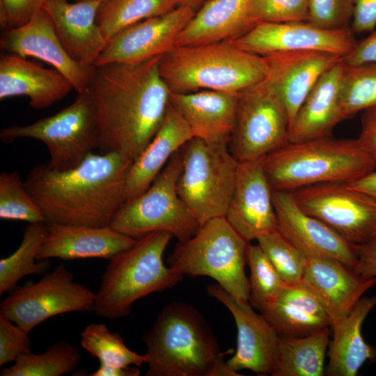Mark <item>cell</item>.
<instances>
[{"mask_svg": "<svg viewBox=\"0 0 376 376\" xmlns=\"http://www.w3.org/2000/svg\"><path fill=\"white\" fill-rule=\"evenodd\" d=\"M352 0H310L306 22L332 30L350 28Z\"/></svg>", "mask_w": 376, "mask_h": 376, "instance_id": "41", "label": "cell"}, {"mask_svg": "<svg viewBox=\"0 0 376 376\" xmlns=\"http://www.w3.org/2000/svg\"><path fill=\"white\" fill-rule=\"evenodd\" d=\"M76 1H81V0H76Z\"/></svg>", "mask_w": 376, "mask_h": 376, "instance_id": "51", "label": "cell"}, {"mask_svg": "<svg viewBox=\"0 0 376 376\" xmlns=\"http://www.w3.org/2000/svg\"><path fill=\"white\" fill-rule=\"evenodd\" d=\"M132 164L116 152H93L67 171L37 165L24 185L47 224L110 226L125 202Z\"/></svg>", "mask_w": 376, "mask_h": 376, "instance_id": "2", "label": "cell"}, {"mask_svg": "<svg viewBox=\"0 0 376 376\" xmlns=\"http://www.w3.org/2000/svg\"><path fill=\"white\" fill-rule=\"evenodd\" d=\"M177 7L188 6L197 10L209 0H171Z\"/></svg>", "mask_w": 376, "mask_h": 376, "instance_id": "50", "label": "cell"}, {"mask_svg": "<svg viewBox=\"0 0 376 376\" xmlns=\"http://www.w3.org/2000/svg\"><path fill=\"white\" fill-rule=\"evenodd\" d=\"M298 205L353 244L376 235V198L346 183L329 182L291 191Z\"/></svg>", "mask_w": 376, "mask_h": 376, "instance_id": "13", "label": "cell"}, {"mask_svg": "<svg viewBox=\"0 0 376 376\" xmlns=\"http://www.w3.org/2000/svg\"><path fill=\"white\" fill-rule=\"evenodd\" d=\"M0 218L29 223H46L40 207L16 171L0 174Z\"/></svg>", "mask_w": 376, "mask_h": 376, "instance_id": "37", "label": "cell"}, {"mask_svg": "<svg viewBox=\"0 0 376 376\" xmlns=\"http://www.w3.org/2000/svg\"><path fill=\"white\" fill-rule=\"evenodd\" d=\"M95 293L74 281L63 264L37 282L17 286L1 301L0 314L29 333L54 316L70 312H93Z\"/></svg>", "mask_w": 376, "mask_h": 376, "instance_id": "12", "label": "cell"}, {"mask_svg": "<svg viewBox=\"0 0 376 376\" xmlns=\"http://www.w3.org/2000/svg\"><path fill=\"white\" fill-rule=\"evenodd\" d=\"M192 138V132L185 120L169 104L158 131L130 168L126 180L125 202L146 191L171 157Z\"/></svg>", "mask_w": 376, "mask_h": 376, "instance_id": "27", "label": "cell"}, {"mask_svg": "<svg viewBox=\"0 0 376 376\" xmlns=\"http://www.w3.org/2000/svg\"><path fill=\"white\" fill-rule=\"evenodd\" d=\"M176 7L171 0H102L96 21L108 42L124 29Z\"/></svg>", "mask_w": 376, "mask_h": 376, "instance_id": "34", "label": "cell"}, {"mask_svg": "<svg viewBox=\"0 0 376 376\" xmlns=\"http://www.w3.org/2000/svg\"><path fill=\"white\" fill-rule=\"evenodd\" d=\"M172 237L166 232L152 233L109 258L95 293L93 312L107 319L121 318L131 313L137 300L176 285L183 276L163 261Z\"/></svg>", "mask_w": 376, "mask_h": 376, "instance_id": "6", "label": "cell"}, {"mask_svg": "<svg viewBox=\"0 0 376 376\" xmlns=\"http://www.w3.org/2000/svg\"><path fill=\"white\" fill-rule=\"evenodd\" d=\"M79 349L58 340L42 353L18 357L14 364L1 368V376H61L75 371L81 362Z\"/></svg>", "mask_w": 376, "mask_h": 376, "instance_id": "33", "label": "cell"}, {"mask_svg": "<svg viewBox=\"0 0 376 376\" xmlns=\"http://www.w3.org/2000/svg\"><path fill=\"white\" fill-rule=\"evenodd\" d=\"M27 331L0 314V366L15 361L22 354L31 352Z\"/></svg>", "mask_w": 376, "mask_h": 376, "instance_id": "42", "label": "cell"}, {"mask_svg": "<svg viewBox=\"0 0 376 376\" xmlns=\"http://www.w3.org/2000/svg\"><path fill=\"white\" fill-rule=\"evenodd\" d=\"M260 311L280 336H302L330 327L322 304L302 282L285 285Z\"/></svg>", "mask_w": 376, "mask_h": 376, "instance_id": "28", "label": "cell"}, {"mask_svg": "<svg viewBox=\"0 0 376 376\" xmlns=\"http://www.w3.org/2000/svg\"><path fill=\"white\" fill-rule=\"evenodd\" d=\"M331 328L302 336H280L278 361L272 376H322L325 374Z\"/></svg>", "mask_w": 376, "mask_h": 376, "instance_id": "31", "label": "cell"}, {"mask_svg": "<svg viewBox=\"0 0 376 376\" xmlns=\"http://www.w3.org/2000/svg\"><path fill=\"white\" fill-rule=\"evenodd\" d=\"M141 372L138 366L117 367L100 363L99 368L90 374L91 376H139Z\"/></svg>", "mask_w": 376, "mask_h": 376, "instance_id": "48", "label": "cell"}, {"mask_svg": "<svg viewBox=\"0 0 376 376\" xmlns=\"http://www.w3.org/2000/svg\"><path fill=\"white\" fill-rule=\"evenodd\" d=\"M375 306L376 296L361 297L349 315L331 329L327 375L355 376L366 361L376 357V350L364 340L361 333L366 318Z\"/></svg>", "mask_w": 376, "mask_h": 376, "instance_id": "30", "label": "cell"}, {"mask_svg": "<svg viewBox=\"0 0 376 376\" xmlns=\"http://www.w3.org/2000/svg\"><path fill=\"white\" fill-rule=\"evenodd\" d=\"M272 196L279 231L307 258H330L354 267L356 244L306 212L291 191L272 189Z\"/></svg>", "mask_w": 376, "mask_h": 376, "instance_id": "18", "label": "cell"}, {"mask_svg": "<svg viewBox=\"0 0 376 376\" xmlns=\"http://www.w3.org/2000/svg\"><path fill=\"white\" fill-rule=\"evenodd\" d=\"M0 46L11 54L34 57L50 64L68 79L77 93L87 91L91 84L95 65L84 66L71 58L44 8L24 25L3 30Z\"/></svg>", "mask_w": 376, "mask_h": 376, "instance_id": "17", "label": "cell"}, {"mask_svg": "<svg viewBox=\"0 0 376 376\" xmlns=\"http://www.w3.org/2000/svg\"><path fill=\"white\" fill-rule=\"evenodd\" d=\"M160 58L95 65L87 91L95 110L99 153L116 152L133 162L155 136L171 93L159 72Z\"/></svg>", "mask_w": 376, "mask_h": 376, "instance_id": "1", "label": "cell"}, {"mask_svg": "<svg viewBox=\"0 0 376 376\" xmlns=\"http://www.w3.org/2000/svg\"><path fill=\"white\" fill-rule=\"evenodd\" d=\"M346 184L352 189L366 193L376 198L375 170L357 180Z\"/></svg>", "mask_w": 376, "mask_h": 376, "instance_id": "49", "label": "cell"}, {"mask_svg": "<svg viewBox=\"0 0 376 376\" xmlns=\"http://www.w3.org/2000/svg\"><path fill=\"white\" fill-rule=\"evenodd\" d=\"M302 283L324 308L332 329L351 312L362 295L376 285V278H365L336 259L307 258Z\"/></svg>", "mask_w": 376, "mask_h": 376, "instance_id": "20", "label": "cell"}, {"mask_svg": "<svg viewBox=\"0 0 376 376\" xmlns=\"http://www.w3.org/2000/svg\"><path fill=\"white\" fill-rule=\"evenodd\" d=\"M290 120L267 78L238 95L236 123L228 146L239 162L258 160L289 143Z\"/></svg>", "mask_w": 376, "mask_h": 376, "instance_id": "11", "label": "cell"}, {"mask_svg": "<svg viewBox=\"0 0 376 376\" xmlns=\"http://www.w3.org/2000/svg\"><path fill=\"white\" fill-rule=\"evenodd\" d=\"M249 244L225 217H217L202 224L189 239L178 242L168 262L180 274L209 276L237 300L249 303L244 271Z\"/></svg>", "mask_w": 376, "mask_h": 376, "instance_id": "7", "label": "cell"}, {"mask_svg": "<svg viewBox=\"0 0 376 376\" xmlns=\"http://www.w3.org/2000/svg\"><path fill=\"white\" fill-rule=\"evenodd\" d=\"M274 190L292 191L329 182L348 183L376 169V159L357 139L329 136L288 143L263 158Z\"/></svg>", "mask_w": 376, "mask_h": 376, "instance_id": "4", "label": "cell"}, {"mask_svg": "<svg viewBox=\"0 0 376 376\" xmlns=\"http://www.w3.org/2000/svg\"><path fill=\"white\" fill-rule=\"evenodd\" d=\"M159 72L171 93L215 91L239 93L265 80V56L230 42L175 46L161 56Z\"/></svg>", "mask_w": 376, "mask_h": 376, "instance_id": "5", "label": "cell"}, {"mask_svg": "<svg viewBox=\"0 0 376 376\" xmlns=\"http://www.w3.org/2000/svg\"><path fill=\"white\" fill-rule=\"evenodd\" d=\"M196 12L191 7L178 6L124 29L108 41L95 65L138 63L166 54L175 47L180 33Z\"/></svg>", "mask_w": 376, "mask_h": 376, "instance_id": "15", "label": "cell"}, {"mask_svg": "<svg viewBox=\"0 0 376 376\" xmlns=\"http://www.w3.org/2000/svg\"><path fill=\"white\" fill-rule=\"evenodd\" d=\"M47 234L37 260L109 259L136 242L111 226L47 224Z\"/></svg>", "mask_w": 376, "mask_h": 376, "instance_id": "23", "label": "cell"}, {"mask_svg": "<svg viewBox=\"0 0 376 376\" xmlns=\"http://www.w3.org/2000/svg\"><path fill=\"white\" fill-rule=\"evenodd\" d=\"M343 65L339 106L343 120L361 111L376 107V64Z\"/></svg>", "mask_w": 376, "mask_h": 376, "instance_id": "35", "label": "cell"}, {"mask_svg": "<svg viewBox=\"0 0 376 376\" xmlns=\"http://www.w3.org/2000/svg\"><path fill=\"white\" fill-rule=\"evenodd\" d=\"M256 241L286 284L302 282L307 257L279 230L260 235Z\"/></svg>", "mask_w": 376, "mask_h": 376, "instance_id": "38", "label": "cell"}, {"mask_svg": "<svg viewBox=\"0 0 376 376\" xmlns=\"http://www.w3.org/2000/svg\"><path fill=\"white\" fill-rule=\"evenodd\" d=\"M225 219L245 240H256L278 230L272 188L265 172L263 158L239 162Z\"/></svg>", "mask_w": 376, "mask_h": 376, "instance_id": "19", "label": "cell"}, {"mask_svg": "<svg viewBox=\"0 0 376 376\" xmlns=\"http://www.w3.org/2000/svg\"><path fill=\"white\" fill-rule=\"evenodd\" d=\"M238 95L205 90L171 93L170 104L185 120L193 137L229 143L235 127Z\"/></svg>", "mask_w": 376, "mask_h": 376, "instance_id": "24", "label": "cell"}, {"mask_svg": "<svg viewBox=\"0 0 376 376\" xmlns=\"http://www.w3.org/2000/svg\"><path fill=\"white\" fill-rule=\"evenodd\" d=\"M346 65L376 64V30L360 42H357L352 49L341 58Z\"/></svg>", "mask_w": 376, "mask_h": 376, "instance_id": "45", "label": "cell"}, {"mask_svg": "<svg viewBox=\"0 0 376 376\" xmlns=\"http://www.w3.org/2000/svg\"><path fill=\"white\" fill-rule=\"evenodd\" d=\"M47 0H0V24L4 29L19 27L29 22Z\"/></svg>", "mask_w": 376, "mask_h": 376, "instance_id": "43", "label": "cell"}, {"mask_svg": "<svg viewBox=\"0 0 376 376\" xmlns=\"http://www.w3.org/2000/svg\"><path fill=\"white\" fill-rule=\"evenodd\" d=\"M340 59L317 81L298 110L289 132V143L329 136L343 120L339 106Z\"/></svg>", "mask_w": 376, "mask_h": 376, "instance_id": "29", "label": "cell"}, {"mask_svg": "<svg viewBox=\"0 0 376 376\" xmlns=\"http://www.w3.org/2000/svg\"><path fill=\"white\" fill-rule=\"evenodd\" d=\"M263 56L268 65L267 79L285 107L290 127L317 81L341 59L319 52H279Z\"/></svg>", "mask_w": 376, "mask_h": 376, "instance_id": "21", "label": "cell"}, {"mask_svg": "<svg viewBox=\"0 0 376 376\" xmlns=\"http://www.w3.org/2000/svg\"><path fill=\"white\" fill-rule=\"evenodd\" d=\"M354 272L365 278H376V235L369 241L356 244Z\"/></svg>", "mask_w": 376, "mask_h": 376, "instance_id": "46", "label": "cell"}, {"mask_svg": "<svg viewBox=\"0 0 376 376\" xmlns=\"http://www.w3.org/2000/svg\"><path fill=\"white\" fill-rule=\"evenodd\" d=\"M230 42L260 56L279 52H319L342 58L352 49L357 41L350 28L327 29L304 21L258 22Z\"/></svg>", "mask_w": 376, "mask_h": 376, "instance_id": "14", "label": "cell"}, {"mask_svg": "<svg viewBox=\"0 0 376 376\" xmlns=\"http://www.w3.org/2000/svg\"><path fill=\"white\" fill-rule=\"evenodd\" d=\"M177 191L201 226L224 217L233 191L239 162L228 143L193 137L181 148Z\"/></svg>", "mask_w": 376, "mask_h": 376, "instance_id": "8", "label": "cell"}, {"mask_svg": "<svg viewBox=\"0 0 376 376\" xmlns=\"http://www.w3.org/2000/svg\"><path fill=\"white\" fill-rule=\"evenodd\" d=\"M45 222L29 223L24 230L18 248L0 260V295L10 292L23 277L44 275L50 266L49 259L37 260L47 234Z\"/></svg>", "mask_w": 376, "mask_h": 376, "instance_id": "32", "label": "cell"}, {"mask_svg": "<svg viewBox=\"0 0 376 376\" xmlns=\"http://www.w3.org/2000/svg\"><path fill=\"white\" fill-rule=\"evenodd\" d=\"M76 100L59 112L26 125L2 129L0 139L10 143L17 139L42 141L50 159L47 165L56 171H67L79 165L98 148L95 107L88 91L77 93Z\"/></svg>", "mask_w": 376, "mask_h": 376, "instance_id": "10", "label": "cell"}, {"mask_svg": "<svg viewBox=\"0 0 376 376\" xmlns=\"http://www.w3.org/2000/svg\"><path fill=\"white\" fill-rule=\"evenodd\" d=\"M310 0H251L250 14L258 22L307 21Z\"/></svg>", "mask_w": 376, "mask_h": 376, "instance_id": "40", "label": "cell"}, {"mask_svg": "<svg viewBox=\"0 0 376 376\" xmlns=\"http://www.w3.org/2000/svg\"><path fill=\"white\" fill-rule=\"evenodd\" d=\"M207 292L228 308L235 322L237 348L226 361L228 367L235 372L250 370L272 375L279 350L280 336L275 329L249 303L237 300L218 284L208 285Z\"/></svg>", "mask_w": 376, "mask_h": 376, "instance_id": "16", "label": "cell"}, {"mask_svg": "<svg viewBox=\"0 0 376 376\" xmlns=\"http://www.w3.org/2000/svg\"><path fill=\"white\" fill-rule=\"evenodd\" d=\"M81 346L100 363L111 366H141L147 363L146 355L138 354L125 344L118 333L112 332L103 323H91L81 333Z\"/></svg>", "mask_w": 376, "mask_h": 376, "instance_id": "36", "label": "cell"}, {"mask_svg": "<svg viewBox=\"0 0 376 376\" xmlns=\"http://www.w3.org/2000/svg\"><path fill=\"white\" fill-rule=\"evenodd\" d=\"M74 89L72 83L55 69L43 68L17 54L0 57V99L26 96L36 109L47 108Z\"/></svg>", "mask_w": 376, "mask_h": 376, "instance_id": "25", "label": "cell"}, {"mask_svg": "<svg viewBox=\"0 0 376 376\" xmlns=\"http://www.w3.org/2000/svg\"><path fill=\"white\" fill-rule=\"evenodd\" d=\"M246 263L251 272L249 302L260 310L272 301L286 283L258 244H249Z\"/></svg>", "mask_w": 376, "mask_h": 376, "instance_id": "39", "label": "cell"}, {"mask_svg": "<svg viewBox=\"0 0 376 376\" xmlns=\"http://www.w3.org/2000/svg\"><path fill=\"white\" fill-rule=\"evenodd\" d=\"M102 1L47 0L44 6L64 48L84 66L95 65L107 44L96 21Z\"/></svg>", "mask_w": 376, "mask_h": 376, "instance_id": "22", "label": "cell"}, {"mask_svg": "<svg viewBox=\"0 0 376 376\" xmlns=\"http://www.w3.org/2000/svg\"><path fill=\"white\" fill-rule=\"evenodd\" d=\"M358 139L376 159V107L363 111Z\"/></svg>", "mask_w": 376, "mask_h": 376, "instance_id": "47", "label": "cell"}, {"mask_svg": "<svg viewBox=\"0 0 376 376\" xmlns=\"http://www.w3.org/2000/svg\"><path fill=\"white\" fill-rule=\"evenodd\" d=\"M180 169V149L146 191L121 206L110 226L134 239L155 232L169 233L179 242L191 237L201 225L178 194Z\"/></svg>", "mask_w": 376, "mask_h": 376, "instance_id": "9", "label": "cell"}, {"mask_svg": "<svg viewBox=\"0 0 376 376\" xmlns=\"http://www.w3.org/2000/svg\"><path fill=\"white\" fill-rule=\"evenodd\" d=\"M350 29L354 33L370 31L376 26V0H352Z\"/></svg>", "mask_w": 376, "mask_h": 376, "instance_id": "44", "label": "cell"}, {"mask_svg": "<svg viewBox=\"0 0 376 376\" xmlns=\"http://www.w3.org/2000/svg\"><path fill=\"white\" fill-rule=\"evenodd\" d=\"M251 0H209L199 8L180 33L175 46L232 42L256 23Z\"/></svg>", "mask_w": 376, "mask_h": 376, "instance_id": "26", "label": "cell"}, {"mask_svg": "<svg viewBox=\"0 0 376 376\" xmlns=\"http://www.w3.org/2000/svg\"><path fill=\"white\" fill-rule=\"evenodd\" d=\"M146 376H239L226 363L203 316L192 306L171 302L143 336Z\"/></svg>", "mask_w": 376, "mask_h": 376, "instance_id": "3", "label": "cell"}]
</instances>
